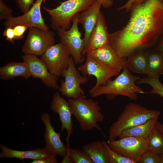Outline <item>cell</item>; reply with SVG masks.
Here are the masks:
<instances>
[{
    "label": "cell",
    "mask_w": 163,
    "mask_h": 163,
    "mask_svg": "<svg viewBox=\"0 0 163 163\" xmlns=\"http://www.w3.org/2000/svg\"><path fill=\"white\" fill-rule=\"evenodd\" d=\"M122 29L109 34V44L120 57L154 45L163 33L162 0H144L133 4Z\"/></svg>",
    "instance_id": "cell-1"
},
{
    "label": "cell",
    "mask_w": 163,
    "mask_h": 163,
    "mask_svg": "<svg viewBox=\"0 0 163 163\" xmlns=\"http://www.w3.org/2000/svg\"><path fill=\"white\" fill-rule=\"evenodd\" d=\"M141 78L133 75L125 66L122 72L114 79L109 80L105 85L99 86L90 94L92 97L105 95L109 100L118 95L126 96L135 100L137 98V94H147L136 85V82Z\"/></svg>",
    "instance_id": "cell-2"
},
{
    "label": "cell",
    "mask_w": 163,
    "mask_h": 163,
    "mask_svg": "<svg viewBox=\"0 0 163 163\" xmlns=\"http://www.w3.org/2000/svg\"><path fill=\"white\" fill-rule=\"evenodd\" d=\"M160 114L159 110L148 109L138 104H128L110 127L107 142L115 140L123 131L145 123L152 118L158 117Z\"/></svg>",
    "instance_id": "cell-3"
},
{
    "label": "cell",
    "mask_w": 163,
    "mask_h": 163,
    "mask_svg": "<svg viewBox=\"0 0 163 163\" xmlns=\"http://www.w3.org/2000/svg\"><path fill=\"white\" fill-rule=\"evenodd\" d=\"M68 102L81 130L87 132L96 129L105 136L98 124L104 122V117L98 101L82 96L75 99H69Z\"/></svg>",
    "instance_id": "cell-4"
},
{
    "label": "cell",
    "mask_w": 163,
    "mask_h": 163,
    "mask_svg": "<svg viewBox=\"0 0 163 163\" xmlns=\"http://www.w3.org/2000/svg\"><path fill=\"white\" fill-rule=\"evenodd\" d=\"M96 0H67L62 2L56 8L43 9L50 16L51 27L57 30L59 28L69 30L73 18L87 9Z\"/></svg>",
    "instance_id": "cell-5"
},
{
    "label": "cell",
    "mask_w": 163,
    "mask_h": 163,
    "mask_svg": "<svg viewBox=\"0 0 163 163\" xmlns=\"http://www.w3.org/2000/svg\"><path fill=\"white\" fill-rule=\"evenodd\" d=\"M78 14L73 18L72 26L69 30L59 28L56 30L61 42L72 57L76 65L83 62L86 45L85 41L84 38H82L79 30Z\"/></svg>",
    "instance_id": "cell-6"
},
{
    "label": "cell",
    "mask_w": 163,
    "mask_h": 163,
    "mask_svg": "<svg viewBox=\"0 0 163 163\" xmlns=\"http://www.w3.org/2000/svg\"><path fill=\"white\" fill-rule=\"evenodd\" d=\"M107 142L110 148L123 156L137 163L142 155L149 150L147 139L142 136H127Z\"/></svg>",
    "instance_id": "cell-7"
},
{
    "label": "cell",
    "mask_w": 163,
    "mask_h": 163,
    "mask_svg": "<svg viewBox=\"0 0 163 163\" xmlns=\"http://www.w3.org/2000/svg\"><path fill=\"white\" fill-rule=\"evenodd\" d=\"M73 58L70 59L68 68L63 72L62 76L64 80L61 81L59 91L62 94L69 99H75L84 96L81 85L87 83L88 76L81 74L76 67Z\"/></svg>",
    "instance_id": "cell-8"
},
{
    "label": "cell",
    "mask_w": 163,
    "mask_h": 163,
    "mask_svg": "<svg viewBox=\"0 0 163 163\" xmlns=\"http://www.w3.org/2000/svg\"><path fill=\"white\" fill-rule=\"evenodd\" d=\"M22 48L24 54L41 56L47 49L55 44L54 32L37 27H30Z\"/></svg>",
    "instance_id": "cell-9"
},
{
    "label": "cell",
    "mask_w": 163,
    "mask_h": 163,
    "mask_svg": "<svg viewBox=\"0 0 163 163\" xmlns=\"http://www.w3.org/2000/svg\"><path fill=\"white\" fill-rule=\"evenodd\" d=\"M41 56L49 72L58 77L68 68L71 57L61 42L50 46Z\"/></svg>",
    "instance_id": "cell-10"
},
{
    "label": "cell",
    "mask_w": 163,
    "mask_h": 163,
    "mask_svg": "<svg viewBox=\"0 0 163 163\" xmlns=\"http://www.w3.org/2000/svg\"><path fill=\"white\" fill-rule=\"evenodd\" d=\"M78 69L85 76L93 75L96 79L95 85L89 91V94L100 86L105 85L112 77L118 75V71L110 68L86 54L85 62Z\"/></svg>",
    "instance_id": "cell-11"
},
{
    "label": "cell",
    "mask_w": 163,
    "mask_h": 163,
    "mask_svg": "<svg viewBox=\"0 0 163 163\" xmlns=\"http://www.w3.org/2000/svg\"><path fill=\"white\" fill-rule=\"evenodd\" d=\"M28 66L31 76L41 79L46 86L54 89H59L57 83L58 77L51 73L44 63L36 56L24 54L21 57Z\"/></svg>",
    "instance_id": "cell-12"
},
{
    "label": "cell",
    "mask_w": 163,
    "mask_h": 163,
    "mask_svg": "<svg viewBox=\"0 0 163 163\" xmlns=\"http://www.w3.org/2000/svg\"><path fill=\"white\" fill-rule=\"evenodd\" d=\"M44 0H36L29 10L23 15L17 17H12L6 20L5 27H13L19 25L28 27H34L45 30L49 28L45 23L41 12V4Z\"/></svg>",
    "instance_id": "cell-13"
},
{
    "label": "cell",
    "mask_w": 163,
    "mask_h": 163,
    "mask_svg": "<svg viewBox=\"0 0 163 163\" xmlns=\"http://www.w3.org/2000/svg\"><path fill=\"white\" fill-rule=\"evenodd\" d=\"M41 119L45 126L44 134L46 147L50 153L64 157L67 154L66 147L60 139V133H57L51 124L50 117L47 113H42Z\"/></svg>",
    "instance_id": "cell-14"
},
{
    "label": "cell",
    "mask_w": 163,
    "mask_h": 163,
    "mask_svg": "<svg viewBox=\"0 0 163 163\" xmlns=\"http://www.w3.org/2000/svg\"><path fill=\"white\" fill-rule=\"evenodd\" d=\"M86 54L120 72L125 66L127 58L119 56L109 44L91 51Z\"/></svg>",
    "instance_id": "cell-15"
},
{
    "label": "cell",
    "mask_w": 163,
    "mask_h": 163,
    "mask_svg": "<svg viewBox=\"0 0 163 163\" xmlns=\"http://www.w3.org/2000/svg\"><path fill=\"white\" fill-rule=\"evenodd\" d=\"M51 108L53 111L58 114L61 123V131L66 130L67 133V141L73 133L72 114L68 101L61 96L59 92L55 93L53 95Z\"/></svg>",
    "instance_id": "cell-16"
},
{
    "label": "cell",
    "mask_w": 163,
    "mask_h": 163,
    "mask_svg": "<svg viewBox=\"0 0 163 163\" xmlns=\"http://www.w3.org/2000/svg\"><path fill=\"white\" fill-rule=\"evenodd\" d=\"M109 34L104 16L101 12L85 47L84 54L109 44Z\"/></svg>",
    "instance_id": "cell-17"
},
{
    "label": "cell",
    "mask_w": 163,
    "mask_h": 163,
    "mask_svg": "<svg viewBox=\"0 0 163 163\" xmlns=\"http://www.w3.org/2000/svg\"><path fill=\"white\" fill-rule=\"evenodd\" d=\"M101 5L98 0L87 9L78 14V21L82 25L85 30L84 39L86 45L91 34L97 21Z\"/></svg>",
    "instance_id": "cell-18"
},
{
    "label": "cell",
    "mask_w": 163,
    "mask_h": 163,
    "mask_svg": "<svg viewBox=\"0 0 163 163\" xmlns=\"http://www.w3.org/2000/svg\"><path fill=\"white\" fill-rule=\"evenodd\" d=\"M0 148L2 150L0 153V158H14L22 160L24 159L35 160L45 158L48 156L50 153L46 147L22 151L9 149L4 144H1Z\"/></svg>",
    "instance_id": "cell-19"
},
{
    "label": "cell",
    "mask_w": 163,
    "mask_h": 163,
    "mask_svg": "<svg viewBox=\"0 0 163 163\" xmlns=\"http://www.w3.org/2000/svg\"><path fill=\"white\" fill-rule=\"evenodd\" d=\"M18 77L26 79L30 78L31 75L26 62H11L0 67V78L7 81Z\"/></svg>",
    "instance_id": "cell-20"
},
{
    "label": "cell",
    "mask_w": 163,
    "mask_h": 163,
    "mask_svg": "<svg viewBox=\"0 0 163 163\" xmlns=\"http://www.w3.org/2000/svg\"><path fill=\"white\" fill-rule=\"evenodd\" d=\"M104 141H95L85 145L82 150L90 157L94 163H109V153Z\"/></svg>",
    "instance_id": "cell-21"
},
{
    "label": "cell",
    "mask_w": 163,
    "mask_h": 163,
    "mask_svg": "<svg viewBox=\"0 0 163 163\" xmlns=\"http://www.w3.org/2000/svg\"><path fill=\"white\" fill-rule=\"evenodd\" d=\"M148 65L146 51L144 49L137 50L127 58L125 66L134 73L146 74Z\"/></svg>",
    "instance_id": "cell-22"
},
{
    "label": "cell",
    "mask_w": 163,
    "mask_h": 163,
    "mask_svg": "<svg viewBox=\"0 0 163 163\" xmlns=\"http://www.w3.org/2000/svg\"><path fill=\"white\" fill-rule=\"evenodd\" d=\"M146 51L148 65L146 75L159 78L163 75V53L155 49Z\"/></svg>",
    "instance_id": "cell-23"
},
{
    "label": "cell",
    "mask_w": 163,
    "mask_h": 163,
    "mask_svg": "<svg viewBox=\"0 0 163 163\" xmlns=\"http://www.w3.org/2000/svg\"><path fill=\"white\" fill-rule=\"evenodd\" d=\"M158 118H152L145 123L125 130L120 133L119 137L127 136H139L147 139L149 132L155 126Z\"/></svg>",
    "instance_id": "cell-24"
},
{
    "label": "cell",
    "mask_w": 163,
    "mask_h": 163,
    "mask_svg": "<svg viewBox=\"0 0 163 163\" xmlns=\"http://www.w3.org/2000/svg\"><path fill=\"white\" fill-rule=\"evenodd\" d=\"M149 150L160 156L163 155V134L155 126L147 138Z\"/></svg>",
    "instance_id": "cell-25"
},
{
    "label": "cell",
    "mask_w": 163,
    "mask_h": 163,
    "mask_svg": "<svg viewBox=\"0 0 163 163\" xmlns=\"http://www.w3.org/2000/svg\"><path fill=\"white\" fill-rule=\"evenodd\" d=\"M138 85L146 84L152 88L151 90L147 94H157L163 98V84L159 78L147 76L141 78L136 82Z\"/></svg>",
    "instance_id": "cell-26"
},
{
    "label": "cell",
    "mask_w": 163,
    "mask_h": 163,
    "mask_svg": "<svg viewBox=\"0 0 163 163\" xmlns=\"http://www.w3.org/2000/svg\"><path fill=\"white\" fill-rule=\"evenodd\" d=\"M66 154L71 163H94L88 154L83 150L69 148Z\"/></svg>",
    "instance_id": "cell-27"
},
{
    "label": "cell",
    "mask_w": 163,
    "mask_h": 163,
    "mask_svg": "<svg viewBox=\"0 0 163 163\" xmlns=\"http://www.w3.org/2000/svg\"><path fill=\"white\" fill-rule=\"evenodd\" d=\"M107 146L109 153V163H137L136 161L126 158L112 150L108 143Z\"/></svg>",
    "instance_id": "cell-28"
},
{
    "label": "cell",
    "mask_w": 163,
    "mask_h": 163,
    "mask_svg": "<svg viewBox=\"0 0 163 163\" xmlns=\"http://www.w3.org/2000/svg\"><path fill=\"white\" fill-rule=\"evenodd\" d=\"M137 163H160V156L148 150L142 155Z\"/></svg>",
    "instance_id": "cell-29"
},
{
    "label": "cell",
    "mask_w": 163,
    "mask_h": 163,
    "mask_svg": "<svg viewBox=\"0 0 163 163\" xmlns=\"http://www.w3.org/2000/svg\"><path fill=\"white\" fill-rule=\"evenodd\" d=\"M12 9L4 2L0 0V20H8L12 17Z\"/></svg>",
    "instance_id": "cell-30"
},
{
    "label": "cell",
    "mask_w": 163,
    "mask_h": 163,
    "mask_svg": "<svg viewBox=\"0 0 163 163\" xmlns=\"http://www.w3.org/2000/svg\"><path fill=\"white\" fill-rule=\"evenodd\" d=\"M36 0H16L19 8L24 14L28 11Z\"/></svg>",
    "instance_id": "cell-31"
},
{
    "label": "cell",
    "mask_w": 163,
    "mask_h": 163,
    "mask_svg": "<svg viewBox=\"0 0 163 163\" xmlns=\"http://www.w3.org/2000/svg\"><path fill=\"white\" fill-rule=\"evenodd\" d=\"M13 27L14 34V40L22 39L25 31L29 28L28 27L22 25H17Z\"/></svg>",
    "instance_id": "cell-32"
},
{
    "label": "cell",
    "mask_w": 163,
    "mask_h": 163,
    "mask_svg": "<svg viewBox=\"0 0 163 163\" xmlns=\"http://www.w3.org/2000/svg\"><path fill=\"white\" fill-rule=\"evenodd\" d=\"M57 155L50 153V155L44 158L33 160L31 163H57L58 161L57 159Z\"/></svg>",
    "instance_id": "cell-33"
},
{
    "label": "cell",
    "mask_w": 163,
    "mask_h": 163,
    "mask_svg": "<svg viewBox=\"0 0 163 163\" xmlns=\"http://www.w3.org/2000/svg\"><path fill=\"white\" fill-rule=\"evenodd\" d=\"M3 35L7 41L14 43V34L13 27L10 26L6 27Z\"/></svg>",
    "instance_id": "cell-34"
},
{
    "label": "cell",
    "mask_w": 163,
    "mask_h": 163,
    "mask_svg": "<svg viewBox=\"0 0 163 163\" xmlns=\"http://www.w3.org/2000/svg\"><path fill=\"white\" fill-rule=\"evenodd\" d=\"M144 0H128L127 2L123 5L117 8L118 11L123 9L126 10V11L128 12L131 6L133 4L139 3L143 2Z\"/></svg>",
    "instance_id": "cell-35"
},
{
    "label": "cell",
    "mask_w": 163,
    "mask_h": 163,
    "mask_svg": "<svg viewBox=\"0 0 163 163\" xmlns=\"http://www.w3.org/2000/svg\"><path fill=\"white\" fill-rule=\"evenodd\" d=\"M101 4V6L108 8L111 7L113 4V0H98Z\"/></svg>",
    "instance_id": "cell-36"
},
{
    "label": "cell",
    "mask_w": 163,
    "mask_h": 163,
    "mask_svg": "<svg viewBox=\"0 0 163 163\" xmlns=\"http://www.w3.org/2000/svg\"><path fill=\"white\" fill-rule=\"evenodd\" d=\"M161 37L160 40L154 49L163 53V33Z\"/></svg>",
    "instance_id": "cell-37"
},
{
    "label": "cell",
    "mask_w": 163,
    "mask_h": 163,
    "mask_svg": "<svg viewBox=\"0 0 163 163\" xmlns=\"http://www.w3.org/2000/svg\"><path fill=\"white\" fill-rule=\"evenodd\" d=\"M155 127L163 134V124L157 121L155 125Z\"/></svg>",
    "instance_id": "cell-38"
},
{
    "label": "cell",
    "mask_w": 163,
    "mask_h": 163,
    "mask_svg": "<svg viewBox=\"0 0 163 163\" xmlns=\"http://www.w3.org/2000/svg\"><path fill=\"white\" fill-rule=\"evenodd\" d=\"M160 163H163V155L160 156Z\"/></svg>",
    "instance_id": "cell-39"
},
{
    "label": "cell",
    "mask_w": 163,
    "mask_h": 163,
    "mask_svg": "<svg viewBox=\"0 0 163 163\" xmlns=\"http://www.w3.org/2000/svg\"><path fill=\"white\" fill-rule=\"evenodd\" d=\"M162 2H163V0H162Z\"/></svg>",
    "instance_id": "cell-40"
}]
</instances>
